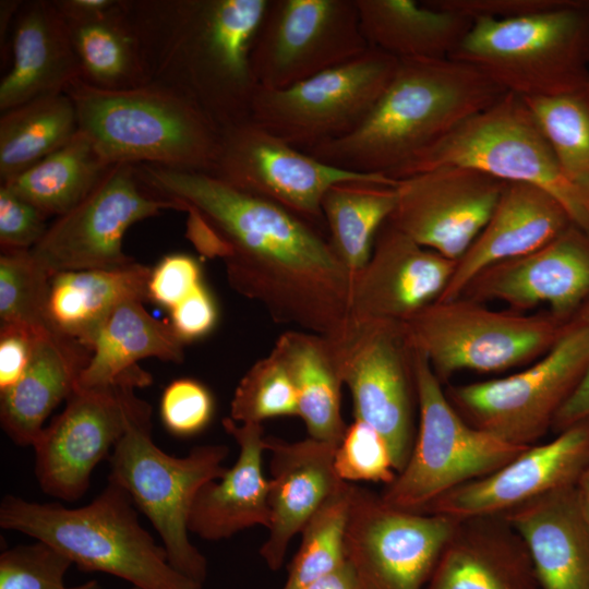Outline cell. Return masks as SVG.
<instances>
[{
	"label": "cell",
	"mask_w": 589,
	"mask_h": 589,
	"mask_svg": "<svg viewBox=\"0 0 589 589\" xmlns=\"http://www.w3.org/2000/svg\"><path fill=\"white\" fill-rule=\"evenodd\" d=\"M396 182L346 181L321 202L329 242L352 277L368 263L375 237L396 205Z\"/></svg>",
	"instance_id": "cell-36"
},
{
	"label": "cell",
	"mask_w": 589,
	"mask_h": 589,
	"mask_svg": "<svg viewBox=\"0 0 589 589\" xmlns=\"http://www.w3.org/2000/svg\"><path fill=\"white\" fill-rule=\"evenodd\" d=\"M458 520L402 510L353 484L345 537L358 589H425Z\"/></svg>",
	"instance_id": "cell-15"
},
{
	"label": "cell",
	"mask_w": 589,
	"mask_h": 589,
	"mask_svg": "<svg viewBox=\"0 0 589 589\" xmlns=\"http://www.w3.org/2000/svg\"><path fill=\"white\" fill-rule=\"evenodd\" d=\"M336 447L312 437L288 442L265 436V448L271 453V520L260 555L269 569L283 566L293 537L346 482L334 468Z\"/></svg>",
	"instance_id": "cell-23"
},
{
	"label": "cell",
	"mask_w": 589,
	"mask_h": 589,
	"mask_svg": "<svg viewBox=\"0 0 589 589\" xmlns=\"http://www.w3.org/2000/svg\"><path fill=\"white\" fill-rule=\"evenodd\" d=\"M9 59L0 81V111L40 96L64 93L80 79L67 22L53 0L23 1L13 22Z\"/></svg>",
	"instance_id": "cell-26"
},
{
	"label": "cell",
	"mask_w": 589,
	"mask_h": 589,
	"mask_svg": "<svg viewBox=\"0 0 589 589\" xmlns=\"http://www.w3.org/2000/svg\"><path fill=\"white\" fill-rule=\"evenodd\" d=\"M572 224L563 205L546 191L528 183L505 182L489 220L456 262L438 300L459 297L482 269L542 248Z\"/></svg>",
	"instance_id": "cell-24"
},
{
	"label": "cell",
	"mask_w": 589,
	"mask_h": 589,
	"mask_svg": "<svg viewBox=\"0 0 589 589\" xmlns=\"http://www.w3.org/2000/svg\"><path fill=\"white\" fill-rule=\"evenodd\" d=\"M64 93L74 105L79 130L108 164L212 170L220 129L180 92L157 82L104 89L77 79Z\"/></svg>",
	"instance_id": "cell-4"
},
{
	"label": "cell",
	"mask_w": 589,
	"mask_h": 589,
	"mask_svg": "<svg viewBox=\"0 0 589 589\" xmlns=\"http://www.w3.org/2000/svg\"><path fill=\"white\" fill-rule=\"evenodd\" d=\"M416 378L418 425L412 452L381 496L392 507L422 513L444 494L497 470L529 446L509 444L469 424L417 351Z\"/></svg>",
	"instance_id": "cell-10"
},
{
	"label": "cell",
	"mask_w": 589,
	"mask_h": 589,
	"mask_svg": "<svg viewBox=\"0 0 589 589\" xmlns=\"http://www.w3.org/2000/svg\"><path fill=\"white\" fill-rule=\"evenodd\" d=\"M368 49L356 0H268L251 65L259 87L279 89Z\"/></svg>",
	"instance_id": "cell-14"
},
{
	"label": "cell",
	"mask_w": 589,
	"mask_h": 589,
	"mask_svg": "<svg viewBox=\"0 0 589 589\" xmlns=\"http://www.w3.org/2000/svg\"><path fill=\"white\" fill-rule=\"evenodd\" d=\"M299 417L293 381L279 357L271 351L242 376L230 404L238 423H262L278 417Z\"/></svg>",
	"instance_id": "cell-41"
},
{
	"label": "cell",
	"mask_w": 589,
	"mask_h": 589,
	"mask_svg": "<svg viewBox=\"0 0 589 589\" xmlns=\"http://www.w3.org/2000/svg\"><path fill=\"white\" fill-rule=\"evenodd\" d=\"M169 325L183 344L205 337L213 330L218 318L216 302L204 284L169 310Z\"/></svg>",
	"instance_id": "cell-47"
},
{
	"label": "cell",
	"mask_w": 589,
	"mask_h": 589,
	"mask_svg": "<svg viewBox=\"0 0 589 589\" xmlns=\"http://www.w3.org/2000/svg\"><path fill=\"white\" fill-rule=\"evenodd\" d=\"M23 1L2 0L0 2V47L1 59H9L10 37L15 15Z\"/></svg>",
	"instance_id": "cell-54"
},
{
	"label": "cell",
	"mask_w": 589,
	"mask_h": 589,
	"mask_svg": "<svg viewBox=\"0 0 589 589\" xmlns=\"http://www.w3.org/2000/svg\"><path fill=\"white\" fill-rule=\"evenodd\" d=\"M141 299L127 300L111 313L94 341L77 387H110L145 358L182 362L184 344L170 325L153 317Z\"/></svg>",
	"instance_id": "cell-32"
},
{
	"label": "cell",
	"mask_w": 589,
	"mask_h": 589,
	"mask_svg": "<svg viewBox=\"0 0 589 589\" xmlns=\"http://www.w3.org/2000/svg\"><path fill=\"white\" fill-rule=\"evenodd\" d=\"M79 131L67 93L45 95L0 117V181H10L69 142Z\"/></svg>",
	"instance_id": "cell-37"
},
{
	"label": "cell",
	"mask_w": 589,
	"mask_h": 589,
	"mask_svg": "<svg viewBox=\"0 0 589 589\" xmlns=\"http://www.w3.org/2000/svg\"><path fill=\"white\" fill-rule=\"evenodd\" d=\"M239 453L219 479L201 486L193 501L188 528L207 541H219L254 527L269 526V481L263 472L265 434L262 423L221 421Z\"/></svg>",
	"instance_id": "cell-28"
},
{
	"label": "cell",
	"mask_w": 589,
	"mask_h": 589,
	"mask_svg": "<svg viewBox=\"0 0 589 589\" xmlns=\"http://www.w3.org/2000/svg\"><path fill=\"white\" fill-rule=\"evenodd\" d=\"M151 382L137 366L110 387H75L64 410L33 445L36 478L46 494L74 502L86 493L95 467L110 456L125 430L134 389Z\"/></svg>",
	"instance_id": "cell-18"
},
{
	"label": "cell",
	"mask_w": 589,
	"mask_h": 589,
	"mask_svg": "<svg viewBox=\"0 0 589 589\" xmlns=\"http://www.w3.org/2000/svg\"><path fill=\"white\" fill-rule=\"evenodd\" d=\"M449 58L522 98L581 88L589 84V0H560L512 20L476 19Z\"/></svg>",
	"instance_id": "cell-7"
},
{
	"label": "cell",
	"mask_w": 589,
	"mask_h": 589,
	"mask_svg": "<svg viewBox=\"0 0 589 589\" xmlns=\"http://www.w3.org/2000/svg\"><path fill=\"white\" fill-rule=\"evenodd\" d=\"M72 564L44 541L7 549L0 555V589H73L64 584Z\"/></svg>",
	"instance_id": "cell-43"
},
{
	"label": "cell",
	"mask_w": 589,
	"mask_h": 589,
	"mask_svg": "<svg viewBox=\"0 0 589 589\" xmlns=\"http://www.w3.org/2000/svg\"><path fill=\"white\" fill-rule=\"evenodd\" d=\"M151 271L134 262L116 268L52 274L46 303L48 327L92 352L100 328L117 306L130 299L147 300Z\"/></svg>",
	"instance_id": "cell-30"
},
{
	"label": "cell",
	"mask_w": 589,
	"mask_h": 589,
	"mask_svg": "<svg viewBox=\"0 0 589 589\" xmlns=\"http://www.w3.org/2000/svg\"><path fill=\"white\" fill-rule=\"evenodd\" d=\"M301 589H358L354 574L346 562L336 570L310 582Z\"/></svg>",
	"instance_id": "cell-53"
},
{
	"label": "cell",
	"mask_w": 589,
	"mask_h": 589,
	"mask_svg": "<svg viewBox=\"0 0 589 589\" xmlns=\"http://www.w3.org/2000/svg\"><path fill=\"white\" fill-rule=\"evenodd\" d=\"M179 202V201H178ZM183 212L188 213L185 237L199 253L208 259H220L223 262L229 256L228 244L193 206L181 203Z\"/></svg>",
	"instance_id": "cell-50"
},
{
	"label": "cell",
	"mask_w": 589,
	"mask_h": 589,
	"mask_svg": "<svg viewBox=\"0 0 589 589\" xmlns=\"http://www.w3.org/2000/svg\"><path fill=\"white\" fill-rule=\"evenodd\" d=\"M108 164L80 130L60 148L1 184L47 216H62L105 178Z\"/></svg>",
	"instance_id": "cell-35"
},
{
	"label": "cell",
	"mask_w": 589,
	"mask_h": 589,
	"mask_svg": "<svg viewBox=\"0 0 589 589\" xmlns=\"http://www.w3.org/2000/svg\"><path fill=\"white\" fill-rule=\"evenodd\" d=\"M328 339L354 419L382 434L400 472L412 452L418 416L416 351L404 323L350 318L339 336Z\"/></svg>",
	"instance_id": "cell-12"
},
{
	"label": "cell",
	"mask_w": 589,
	"mask_h": 589,
	"mask_svg": "<svg viewBox=\"0 0 589 589\" xmlns=\"http://www.w3.org/2000/svg\"><path fill=\"white\" fill-rule=\"evenodd\" d=\"M73 589H98V584L96 580H88L80 586L73 587ZM129 589H140V588L132 586Z\"/></svg>",
	"instance_id": "cell-56"
},
{
	"label": "cell",
	"mask_w": 589,
	"mask_h": 589,
	"mask_svg": "<svg viewBox=\"0 0 589 589\" xmlns=\"http://www.w3.org/2000/svg\"><path fill=\"white\" fill-rule=\"evenodd\" d=\"M502 516L524 540L541 589H589V520L576 484Z\"/></svg>",
	"instance_id": "cell-27"
},
{
	"label": "cell",
	"mask_w": 589,
	"mask_h": 589,
	"mask_svg": "<svg viewBox=\"0 0 589 589\" xmlns=\"http://www.w3.org/2000/svg\"><path fill=\"white\" fill-rule=\"evenodd\" d=\"M159 409L161 421L170 433L191 436L208 425L214 413V398L201 382L178 378L165 388Z\"/></svg>",
	"instance_id": "cell-44"
},
{
	"label": "cell",
	"mask_w": 589,
	"mask_h": 589,
	"mask_svg": "<svg viewBox=\"0 0 589 589\" xmlns=\"http://www.w3.org/2000/svg\"><path fill=\"white\" fill-rule=\"evenodd\" d=\"M584 512L589 520V468L581 474L576 484Z\"/></svg>",
	"instance_id": "cell-55"
},
{
	"label": "cell",
	"mask_w": 589,
	"mask_h": 589,
	"mask_svg": "<svg viewBox=\"0 0 589 589\" xmlns=\"http://www.w3.org/2000/svg\"><path fill=\"white\" fill-rule=\"evenodd\" d=\"M455 266L387 220L368 263L352 277L350 318L405 322L441 298Z\"/></svg>",
	"instance_id": "cell-22"
},
{
	"label": "cell",
	"mask_w": 589,
	"mask_h": 589,
	"mask_svg": "<svg viewBox=\"0 0 589 589\" xmlns=\"http://www.w3.org/2000/svg\"><path fill=\"white\" fill-rule=\"evenodd\" d=\"M116 0H53L64 20H81L98 15L113 5Z\"/></svg>",
	"instance_id": "cell-52"
},
{
	"label": "cell",
	"mask_w": 589,
	"mask_h": 589,
	"mask_svg": "<svg viewBox=\"0 0 589 589\" xmlns=\"http://www.w3.org/2000/svg\"><path fill=\"white\" fill-rule=\"evenodd\" d=\"M0 526L55 546L82 570L103 572L140 589L203 588L170 565L165 548L141 526L131 496L111 481L75 508L5 495Z\"/></svg>",
	"instance_id": "cell-5"
},
{
	"label": "cell",
	"mask_w": 589,
	"mask_h": 589,
	"mask_svg": "<svg viewBox=\"0 0 589 589\" xmlns=\"http://www.w3.org/2000/svg\"><path fill=\"white\" fill-rule=\"evenodd\" d=\"M212 176L243 192L272 201L327 232L321 202L346 181L393 183L380 173H360L321 161L251 119L220 129Z\"/></svg>",
	"instance_id": "cell-17"
},
{
	"label": "cell",
	"mask_w": 589,
	"mask_h": 589,
	"mask_svg": "<svg viewBox=\"0 0 589 589\" xmlns=\"http://www.w3.org/2000/svg\"><path fill=\"white\" fill-rule=\"evenodd\" d=\"M425 589H541L524 540L504 516L458 520Z\"/></svg>",
	"instance_id": "cell-25"
},
{
	"label": "cell",
	"mask_w": 589,
	"mask_h": 589,
	"mask_svg": "<svg viewBox=\"0 0 589 589\" xmlns=\"http://www.w3.org/2000/svg\"><path fill=\"white\" fill-rule=\"evenodd\" d=\"M505 182L456 166L399 179L388 221L418 244L457 262L485 226Z\"/></svg>",
	"instance_id": "cell-19"
},
{
	"label": "cell",
	"mask_w": 589,
	"mask_h": 589,
	"mask_svg": "<svg viewBox=\"0 0 589 589\" xmlns=\"http://www.w3.org/2000/svg\"><path fill=\"white\" fill-rule=\"evenodd\" d=\"M64 21L81 81L104 89L133 88L151 82L123 0H116L98 15Z\"/></svg>",
	"instance_id": "cell-34"
},
{
	"label": "cell",
	"mask_w": 589,
	"mask_h": 589,
	"mask_svg": "<svg viewBox=\"0 0 589 589\" xmlns=\"http://www.w3.org/2000/svg\"><path fill=\"white\" fill-rule=\"evenodd\" d=\"M524 100L565 175L589 192V84L566 94Z\"/></svg>",
	"instance_id": "cell-38"
},
{
	"label": "cell",
	"mask_w": 589,
	"mask_h": 589,
	"mask_svg": "<svg viewBox=\"0 0 589 589\" xmlns=\"http://www.w3.org/2000/svg\"><path fill=\"white\" fill-rule=\"evenodd\" d=\"M459 297L522 313L546 305L570 320L589 303V232L572 224L542 248L482 269Z\"/></svg>",
	"instance_id": "cell-20"
},
{
	"label": "cell",
	"mask_w": 589,
	"mask_h": 589,
	"mask_svg": "<svg viewBox=\"0 0 589 589\" xmlns=\"http://www.w3.org/2000/svg\"><path fill=\"white\" fill-rule=\"evenodd\" d=\"M352 490L353 483L344 482L306 521L283 589H301L346 563L345 537Z\"/></svg>",
	"instance_id": "cell-39"
},
{
	"label": "cell",
	"mask_w": 589,
	"mask_h": 589,
	"mask_svg": "<svg viewBox=\"0 0 589 589\" xmlns=\"http://www.w3.org/2000/svg\"><path fill=\"white\" fill-rule=\"evenodd\" d=\"M507 93L452 58L401 59L354 130L305 153L348 171L388 176Z\"/></svg>",
	"instance_id": "cell-3"
},
{
	"label": "cell",
	"mask_w": 589,
	"mask_h": 589,
	"mask_svg": "<svg viewBox=\"0 0 589 589\" xmlns=\"http://www.w3.org/2000/svg\"><path fill=\"white\" fill-rule=\"evenodd\" d=\"M589 362V303L540 359L501 378L450 385L445 394L472 426L517 446H531L580 383Z\"/></svg>",
	"instance_id": "cell-11"
},
{
	"label": "cell",
	"mask_w": 589,
	"mask_h": 589,
	"mask_svg": "<svg viewBox=\"0 0 589 589\" xmlns=\"http://www.w3.org/2000/svg\"><path fill=\"white\" fill-rule=\"evenodd\" d=\"M134 168L152 192L206 218L229 247V285L274 322L329 338L346 329L352 275L324 229L208 172L157 164Z\"/></svg>",
	"instance_id": "cell-1"
},
{
	"label": "cell",
	"mask_w": 589,
	"mask_h": 589,
	"mask_svg": "<svg viewBox=\"0 0 589 589\" xmlns=\"http://www.w3.org/2000/svg\"><path fill=\"white\" fill-rule=\"evenodd\" d=\"M151 82L196 104L219 128L250 119L251 48L268 0H123Z\"/></svg>",
	"instance_id": "cell-2"
},
{
	"label": "cell",
	"mask_w": 589,
	"mask_h": 589,
	"mask_svg": "<svg viewBox=\"0 0 589 589\" xmlns=\"http://www.w3.org/2000/svg\"><path fill=\"white\" fill-rule=\"evenodd\" d=\"M297 390L299 417L309 437L338 445L347 424L341 414L342 381L326 336L302 329L283 333L273 349Z\"/></svg>",
	"instance_id": "cell-33"
},
{
	"label": "cell",
	"mask_w": 589,
	"mask_h": 589,
	"mask_svg": "<svg viewBox=\"0 0 589 589\" xmlns=\"http://www.w3.org/2000/svg\"><path fill=\"white\" fill-rule=\"evenodd\" d=\"M223 444L193 447L184 457L160 449L152 437V408L135 393L130 398L127 425L110 456L108 481L121 486L159 534L170 565L203 586L206 557L190 541L188 520L196 493L227 470Z\"/></svg>",
	"instance_id": "cell-6"
},
{
	"label": "cell",
	"mask_w": 589,
	"mask_h": 589,
	"mask_svg": "<svg viewBox=\"0 0 589 589\" xmlns=\"http://www.w3.org/2000/svg\"><path fill=\"white\" fill-rule=\"evenodd\" d=\"M585 421H589V362L577 388L557 413L552 430L560 433Z\"/></svg>",
	"instance_id": "cell-51"
},
{
	"label": "cell",
	"mask_w": 589,
	"mask_h": 589,
	"mask_svg": "<svg viewBox=\"0 0 589 589\" xmlns=\"http://www.w3.org/2000/svg\"><path fill=\"white\" fill-rule=\"evenodd\" d=\"M38 333L21 326H0V393L23 375Z\"/></svg>",
	"instance_id": "cell-49"
},
{
	"label": "cell",
	"mask_w": 589,
	"mask_h": 589,
	"mask_svg": "<svg viewBox=\"0 0 589 589\" xmlns=\"http://www.w3.org/2000/svg\"><path fill=\"white\" fill-rule=\"evenodd\" d=\"M445 166L472 168L502 181L538 187L563 205L573 224L589 232V192L565 175L519 95L507 93L387 177L399 180Z\"/></svg>",
	"instance_id": "cell-8"
},
{
	"label": "cell",
	"mask_w": 589,
	"mask_h": 589,
	"mask_svg": "<svg viewBox=\"0 0 589 589\" xmlns=\"http://www.w3.org/2000/svg\"><path fill=\"white\" fill-rule=\"evenodd\" d=\"M50 277L29 250H1L0 326L48 329L46 303Z\"/></svg>",
	"instance_id": "cell-40"
},
{
	"label": "cell",
	"mask_w": 589,
	"mask_h": 589,
	"mask_svg": "<svg viewBox=\"0 0 589 589\" xmlns=\"http://www.w3.org/2000/svg\"><path fill=\"white\" fill-rule=\"evenodd\" d=\"M334 468L338 478L354 481L390 484L397 471L386 440L373 426L354 419L337 445Z\"/></svg>",
	"instance_id": "cell-42"
},
{
	"label": "cell",
	"mask_w": 589,
	"mask_h": 589,
	"mask_svg": "<svg viewBox=\"0 0 589 589\" xmlns=\"http://www.w3.org/2000/svg\"><path fill=\"white\" fill-rule=\"evenodd\" d=\"M398 59L374 48L294 85L259 87L250 119L303 152L354 130L390 81Z\"/></svg>",
	"instance_id": "cell-13"
},
{
	"label": "cell",
	"mask_w": 589,
	"mask_h": 589,
	"mask_svg": "<svg viewBox=\"0 0 589 589\" xmlns=\"http://www.w3.org/2000/svg\"><path fill=\"white\" fill-rule=\"evenodd\" d=\"M556 434L548 443L527 447L497 470L449 491L422 513L457 520L501 516L554 490L577 484L589 468V421Z\"/></svg>",
	"instance_id": "cell-21"
},
{
	"label": "cell",
	"mask_w": 589,
	"mask_h": 589,
	"mask_svg": "<svg viewBox=\"0 0 589 589\" xmlns=\"http://www.w3.org/2000/svg\"><path fill=\"white\" fill-rule=\"evenodd\" d=\"M91 351L51 329L36 335L29 362L15 385L0 393L2 430L15 444L33 446L51 411L76 387Z\"/></svg>",
	"instance_id": "cell-29"
},
{
	"label": "cell",
	"mask_w": 589,
	"mask_h": 589,
	"mask_svg": "<svg viewBox=\"0 0 589 589\" xmlns=\"http://www.w3.org/2000/svg\"><path fill=\"white\" fill-rule=\"evenodd\" d=\"M168 209L183 212L180 202L145 187L134 165H113L79 205L48 226L29 251L50 275L127 266L135 262L122 248L127 230Z\"/></svg>",
	"instance_id": "cell-16"
},
{
	"label": "cell",
	"mask_w": 589,
	"mask_h": 589,
	"mask_svg": "<svg viewBox=\"0 0 589 589\" xmlns=\"http://www.w3.org/2000/svg\"><path fill=\"white\" fill-rule=\"evenodd\" d=\"M573 318L549 311H496L457 297L437 300L402 323L412 348L444 385L460 371L503 372L533 363L555 346Z\"/></svg>",
	"instance_id": "cell-9"
},
{
	"label": "cell",
	"mask_w": 589,
	"mask_h": 589,
	"mask_svg": "<svg viewBox=\"0 0 589 589\" xmlns=\"http://www.w3.org/2000/svg\"><path fill=\"white\" fill-rule=\"evenodd\" d=\"M202 284L201 265L193 256L169 254L151 271L147 300L171 310Z\"/></svg>",
	"instance_id": "cell-45"
},
{
	"label": "cell",
	"mask_w": 589,
	"mask_h": 589,
	"mask_svg": "<svg viewBox=\"0 0 589 589\" xmlns=\"http://www.w3.org/2000/svg\"><path fill=\"white\" fill-rule=\"evenodd\" d=\"M425 4L476 19L512 20L555 7L560 0H426Z\"/></svg>",
	"instance_id": "cell-48"
},
{
	"label": "cell",
	"mask_w": 589,
	"mask_h": 589,
	"mask_svg": "<svg viewBox=\"0 0 589 589\" xmlns=\"http://www.w3.org/2000/svg\"><path fill=\"white\" fill-rule=\"evenodd\" d=\"M47 217L36 206L1 185V250H31L45 235L49 226Z\"/></svg>",
	"instance_id": "cell-46"
},
{
	"label": "cell",
	"mask_w": 589,
	"mask_h": 589,
	"mask_svg": "<svg viewBox=\"0 0 589 589\" xmlns=\"http://www.w3.org/2000/svg\"><path fill=\"white\" fill-rule=\"evenodd\" d=\"M369 47L398 60L444 59L460 45L472 20L413 0H356Z\"/></svg>",
	"instance_id": "cell-31"
}]
</instances>
